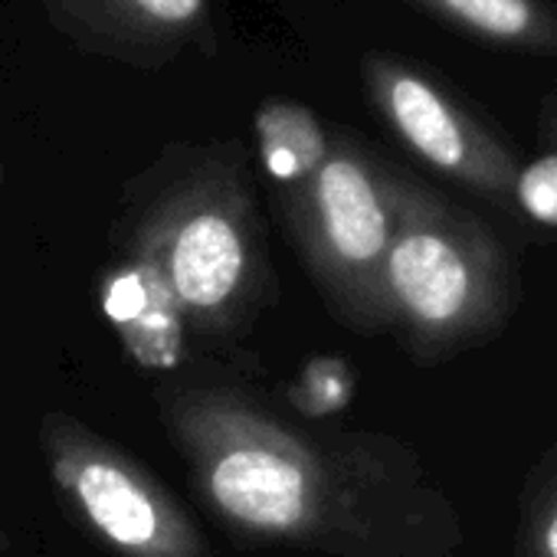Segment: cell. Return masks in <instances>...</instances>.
Wrapping results in <instances>:
<instances>
[{"mask_svg":"<svg viewBox=\"0 0 557 557\" xmlns=\"http://www.w3.org/2000/svg\"><path fill=\"white\" fill-rule=\"evenodd\" d=\"M161 423L213 518L243 541L325 557H453L466 524L391 433L283 417L226 384L158 391Z\"/></svg>","mask_w":557,"mask_h":557,"instance_id":"6da1fadb","label":"cell"},{"mask_svg":"<svg viewBox=\"0 0 557 557\" xmlns=\"http://www.w3.org/2000/svg\"><path fill=\"white\" fill-rule=\"evenodd\" d=\"M4 177H8V174H4V161H0V184H4Z\"/></svg>","mask_w":557,"mask_h":557,"instance_id":"4fadbf2b","label":"cell"},{"mask_svg":"<svg viewBox=\"0 0 557 557\" xmlns=\"http://www.w3.org/2000/svg\"><path fill=\"white\" fill-rule=\"evenodd\" d=\"M407 4L485 44L557 53V14L544 0H407Z\"/></svg>","mask_w":557,"mask_h":557,"instance_id":"9c48e42d","label":"cell"},{"mask_svg":"<svg viewBox=\"0 0 557 557\" xmlns=\"http://www.w3.org/2000/svg\"><path fill=\"white\" fill-rule=\"evenodd\" d=\"M102 309L138 368L171 371L184 361L187 329L158 265L145 252L119 246V259L106 269Z\"/></svg>","mask_w":557,"mask_h":557,"instance_id":"ba28073f","label":"cell"},{"mask_svg":"<svg viewBox=\"0 0 557 557\" xmlns=\"http://www.w3.org/2000/svg\"><path fill=\"white\" fill-rule=\"evenodd\" d=\"M511 207L557 230V151H547L537 161L518 168Z\"/></svg>","mask_w":557,"mask_h":557,"instance_id":"7c38bea8","label":"cell"},{"mask_svg":"<svg viewBox=\"0 0 557 557\" xmlns=\"http://www.w3.org/2000/svg\"><path fill=\"white\" fill-rule=\"evenodd\" d=\"M119 246L145 252L187 335L239 342L272 309L278 283L239 141L177 145L132 187Z\"/></svg>","mask_w":557,"mask_h":557,"instance_id":"7a4b0ae2","label":"cell"},{"mask_svg":"<svg viewBox=\"0 0 557 557\" xmlns=\"http://www.w3.org/2000/svg\"><path fill=\"white\" fill-rule=\"evenodd\" d=\"M256 141L269 184H283L322 161L332 128L299 102L269 99L256 109Z\"/></svg>","mask_w":557,"mask_h":557,"instance_id":"30bf717a","label":"cell"},{"mask_svg":"<svg viewBox=\"0 0 557 557\" xmlns=\"http://www.w3.org/2000/svg\"><path fill=\"white\" fill-rule=\"evenodd\" d=\"M397 226L384 262L387 332L430 368L505 332L518 302L498 236L469 210L394 168Z\"/></svg>","mask_w":557,"mask_h":557,"instance_id":"3957f363","label":"cell"},{"mask_svg":"<svg viewBox=\"0 0 557 557\" xmlns=\"http://www.w3.org/2000/svg\"><path fill=\"white\" fill-rule=\"evenodd\" d=\"M511 557H557V446L531 466L521 485Z\"/></svg>","mask_w":557,"mask_h":557,"instance_id":"8fae6325","label":"cell"},{"mask_svg":"<svg viewBox=\"0 0 557 557\" xmlns=\"http://www.w3.org/2000/svg\"><path fill=\"white\" fill-rule=\"evenodd\" d=\"M47 21L92 57L161 70L210 30V0H40Z\"/></svg>","mask_w":557,"mask_h":557,"instance_id":"52a82bcc","label":"cell"},{"mask_svg":"<svg viewBox=\"0 0 557 557\" xmlns=\"http://www.w3.org/2000/svg\"><path fill=\"white\" fill-rule=\"evenodd\" d=\"M40 449L66 508L119 557H210L177 495L132 453L66 410L40 420Z\"/></svg>","mask_w":557,"mask_h":557,"instance_id":"5b68a950","label":"cell"},{"mask_svg":"<svg viewBox=\"0 0 557 557\" xmlns=\"http://www.w3.org/2000/svg\"><path fill=\"white\" fill-rule=\"evenodd\" d=\"M272 200L335 322L361 335L387 332L384 262L397 226L394 168L351 132L332 128L322 161L272 184Z\"/></svg>","mask_w":557,"mask_h":557,"instance_id":"277c9868","label":"cell"},{"mask_svg":"<svg viewBox=\"0 0 557 557\" xmlns=\"http://www.w3.org/2000/svg\"><path fill=\"white\" fill-rule=\"evenodd\" d=\"M361 79L374 112L423 164L485 200L511 203L518 177L511 151L430 76L404 60L368 53Z\"/></svg>","mask_w":557,"mask_h":557,"instance_id":"8992f818","label":"cell"}]
</instances>
